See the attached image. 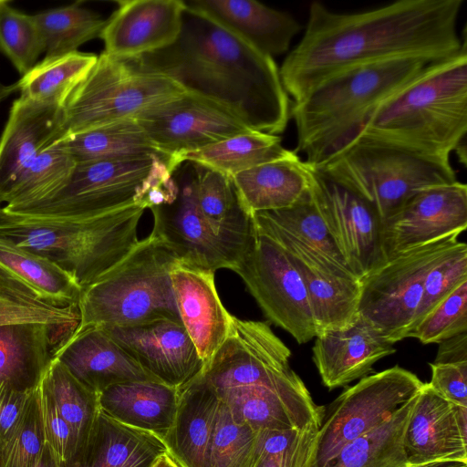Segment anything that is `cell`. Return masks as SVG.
I'll use <instances>...</instances> for the list:
<instances>
[{"label":"cell","instance_id":"obj_17","mask_svg":"<svg viewBox=\"0 0 467 467\" xmlns=\"http://www.w3.org/2000/svg\"><path fill=\"white\" fill-rule=\"evenodd\" d=\"M136 119L161 153L179 161L189 152L254 131L225 107L187 91Z\"/></svg>","mask_w":467,"mask_h":467},{"label":"cell","instance_id":"obj_4","mask_svg":"<svg viewBox=\"0 0 467 467\" xmlns=\"http://www.w3.org/2000/svg\"><path fill=\"white\" fill-rule=\"evenodd\" d=\"M467 132V49L428 64L368 118L357 139L450 163Z\"/></svg>","mask_w":467,"mask_h":467},{"label":"cell","instance_id":"obj_52","mask_svg":"<svg viewBox=\"0 0 467 467\" xmlns=\"http://www.w3.org/2000/svg\"><path fill=\"white\" fill-rule=\"evenodd\" d=\"M18 90L16 83L6 85L0 78V104L6 99L13 92Z\"/></svg>","mask_w":467,"mask_h":467},{"label":"cell","instance_id":"obj_24","mask_svg":"<svg viewBox=\"0 0 467 467\" xmlns=\"http://www.w3.org/2000/svg\"><path fill=\"white\" fill-rule=\"evenodd\" d=\"M63 109L16 99L0 137V204L30 163L61 135Z\"/></svg>","mask_w":467,"mask_h":467},{"label":"cell","instance_id":"obj_5","mask_svg":"<svg viewBox=\"0 0 467 467\" xmlns=\"http://www.w3.org/2000/svg\"><path fill=\"white\" fill-rule=\"evenodd\" d=\"M429 62L395 58L347 69L329 78L302 100L290 117L296 128V152L310 166L327 161L358 137L369 115L415 78Z\"/></svg>","mask_w":467,"mask_h":467},{"label":"cell","instance_id":"obj_40","mask_svg":"<svg viewBox=\"0 0 467 467\" xmlns=\"http://www.w3.org/2000/svg\"><path fill=\"white\" fill-rule=\"evenodd\" d=\"M74 159L60 147L51 144L30 163L12 189L5 206H17L47 198L69 179Z\"/></svg>","mask_w":467,"mask_h":467},{"label":"cell","instance_id":"obj_33","mask_svg":"<svg viewBox=\"0 0 467 467\" xmlns=\"http://www.w3.org/2000/svg\"><path fill=\"white\" fill-rule=\"evenodd\" d=\"M52 144L68 152L76 163L146 157L171 158L154 146L136 119H126L67 136Z\"/></svg>","mask_w":467,"mask_h":467},{"label":"cell","instance_id":"obj_41","mask_svg":"<svg viewBox=\"0 0 467 467\" xmlns=\"http://www.w3.org/2000/svg\"><path fill=\"white\" fill-rule=\"evenodd\" d=\"M258 434L220 400L206 467H254Z\"/></svg>","mask_w":467,"mask_h":467},{"label":"cell","instance_id":"obj_36","mask_svg":"<svg viewBox=\"0 0 467 467\" xmlns=\"http://www.w3.org/2000/svg\"><path fill=\"white\" fill-rule=\"evenodd\" d=\"M294 152L283 147L280 136L254 130L189 152L182 160L234 176L255 166L288 157Z\"/></svg>","mask_w":467,"mask_h":467},{"label":"cell","instance_id":"obj_34","mask_svg":"<svg viewBox=\"0 0 467 467\" xmlns=\"http://www.w3.org/2000/svg\"><path fill=\"white\" fill-rule=\"evenodd\" d=\"M416 395L381 424L348 443L324 467H409L403 439Z\"/></svg>","mask_w":467,"mask_h":467},{"label":"cell","instance_id":"obj_6","mask_svg":"<svg viewBox=\"0 0 467 467\" xmlns=\"http://www.w3.org/2000/svg\"><path fill=\"white\" fill-rule=\"evenodd\" d=\"M146 207L125 206L83 219L25 216L0 208V237L54 262L84 288L119 261L138 243Z\"/></svg>","mask_w":467,"mask_h":467},{"label":"cell","instance_id":"obj_26","mask_svg":"<svg viewBox=\"0 0 467 467\" xmlns=\"http://www.w3.org/2000/svg\"><path fill=\"white\" fill-rule=\"evenodd\" d=\"M183 3L273 58L286 53L293 38L302 29L290 14L253 0H186Z\"/></svg>","mask_w":467,"mask_h":467},{"label":"cell","instance_id":"obj_12","mask_svg":"<svg viewBox=\"0 0 467 467\" xmlns=\"http://www.w3.org/2000/svg\"><path fill=\"white\" fill-rule=\"evenodd\" d=\"M423 382L400 366L360 379L332 403L322 421L312 467H324L348 443L389 418Z\"/></svg>","mask_w":467,"mask_h":467},{"label":"cell","instance_id":"obj_25","mask_svg":"<svg viewBox=\"0 0 467 467\" xmlns=\"http://www.w3.org/2000/svg\"><path fill=\"white\" fill-rule=\"evenodd\" d=\"M53 358L98 395L118 383L154 380L104 328L99 327L75 331L57 347Z\"/></svg>","mask_w":467,"mask_h":467},{"label":"cell","instance_id":"obj_3","mask_svg":"<svg viewBox=\"0 0 467 467\" xmlns=\"http://www.w3.org/2000/svg\"><path fill=\"white\" fill-rule=\"evenodd\" d=\"M201 374L233 415L257 431L321 427L324 407L274 342L256 330L232 327Z\"/></svg>","mask_w":467,"mask_h":467},{"label":"cell","instance_id":"obj_18","mask_svg":"<svg viewBox=\"0 0 467 467\" xmlns=\"http://www.w3.org/2000/svg\"><path fill=\"white\" fill-rule=\"evenodd\" d=\"M467 228V186L455 181L415 192L382 224L387 260L394 254Z\"/></svg>","mask_w":467,"mask_h":467},{"label":"cell","instance_id":"obj_15","mask_svg":"<svg viewBox=\"0 0 467 467\" xmlns=\"http://www.w3.org/2000/svg\"><path fill=\"white\" fill-rule=\"evenodd\" d=\"M253 220L255 232L277 243L299 273L307 292L317 335L351 324L358 315L361 282L260 214L253 213Z\"/></svg>","mask_w":467,"mask_h":467},{"label":"cell","instance_id":"obj_20","mask_svg":"<svg viewBox=\"0 0 467 467\" xmlns=\"http://www.w3.org/2000/svg\"><path fill=\"white\" fill-rule=\"evenodd\" d=\"M409 467L467 464V408L457 407L423 383L409 417L404 439Z\"/></svg>","mask_w":467,"mask_h":467},{"label":"cell","instance_id":"obj_2","mask_svg":"<svg viewBox=\"0 0 467 467\" xmlns=\"http://www.w3.org/2000/svg\"><path fill=\"white\" fill-rule=\"evenodd\" d=\"M138 57L254 131L279 136L286 129L290 99L274 58L200 12L185 6L176 41Z\"/></svg>","mask_w":467,"mask_h":467},{"label":"cell","instance_id":"obj_45","mask_svg":"<svg viewBox=\"0 0 467 467\" xmlns=\"http://www.w3.org/2000/svg\"><path fill=\"white\" fill-rule=\"evenodd\" d=\"M35 407L46 450L58 465L71 467L78 456L76 439L42 376L35 385Z\"/></svg>","mask_w":467,"mask_h":467},{"label":"cell","instance_id":"obj_47","mask_svg":"<svg viewBox=\"0 0 467 467\" xmlns=\"http://www.w3.org/2000/svg\"><path fill=\"white\" fill-rule=\"evenodd\" d=\"M45 451L35 407L19 431L0 446V467H36Z\"/></svg>","mask_w":467,"mask_h":467},{"label":"cell","instance_id":"obj_11","mask_svg":"<svg viewBox=\"0 0 467 467\" xmlns=\"http://www.w3.org/2000/svg\"><path fill=\"white\" fill-rule=\"evenodd\" d=\"M459 235L401 251L361 280L358 313L391 343L407 338L428 272L459 242Z\"/></svg>","mask_w":467,"mask_h":467},{"label":"cell","instance_id":"obj_22","mask_svg":"<svg viewBox=\"0 0 467 467\" xmlns=\"http://www.w3.org/2000/svg\"><path fill=\"white\" fill-rule=\"evenodd\" d=\"M171 277L182 324L204 368L227 338L233 315L219 297L213 271L181 262Z\"/></svg>","mask_w":467,"mask_h":467},{"label":"cell","instance_id":"obj_51","mask_svg":"<svg viewBox=\"0 0 467 467\" xmlns=\"http://www.w3.org/2000/svg\"><path fill=\"white\" fill-rule=\"evenodd\" d=\"M151 467H181L178 462L168 453L161 454Z\"/></svg>","mask_w":467,"mask_h":467},{"label":"cell","instance_id":"obj_31","mask_svg":"<svg viewBox=\"0 0 467 467\" xmlns=\"http://www.w3.org/2000/svg\"><path fill=\"white\" fill-rule=\"evenodd\" d=\"M165 452L161 437L126 426L99 410L91 438L71 467H151Z\"/></svg>","mask_w":467,"mask_h":467},{"label":"cell","instance_id":"obj_29","mask_svg":"<svg viewBox=\"0 0 467 467\" xmlns=\"http://www.w3.org/2000/svg\"><path fill=\"white\" fill-rule=\"evenodd\" d=\"M179 390L155 380L111 385L98 395L99 410L110 419L162 440L176 413Z\"/></svg>","mask_w":467,"mask_h":467},{"label":"cell","instance_id":"obj_42","mask_svg":"<svg viewBox=\"0 0 467 467\" xmlns=\"http://www.w3.org/2000/svg\"><path fill=\"white\" fill-rule=\"evenodd\" d=\"M0 52L24 76L45 52V44L33 15H27L0 0Z\"/></svg>","mask_w":467,"mask_h":467},{"label":"cell","instance_id":"obj_54","mask_svg":"<svg viewBox=\"0 0 467 467\" xmlns=\"http://www.w3.org/2000/svg\"><path fill=\"white\" fill-rule=\"evenodd\" d=\"M460 464H463V463H432V464H428V465H423V466H419V467H457Z\"/></svg>","mask_w":467,"mask_h":467},{"label":"cell","instance_id":"obj_53","mask_svg":"<svg viewBox=\"0 0 467 467\" xmlns=\"http://www.w3.org/2000/svg\"><path fill=\"white\" fill-rule=\"evenodd\" d=\"M36 467H64L61 465H58L49 455L47 451H45V453L41 460L38 462V463L36 465Z\"/></svg>","mask_w":467,"mask_h":467},{"label":"cell","instance_id":"obj_9","mask_svg":"<svg viewBox=\"0 0 467 467\" xmlns=\"http://www.w3.org/2000/svg\"><path fill=\"white\" fill-rule=\"evenodd\" d=\"M313 168L372 205L382 224L420 189L457 181L451 163L364 139Z\"/></svg>","mask_w":467,"mask_h":467},{"label":"cell","instance_id":"obj_44","mask_svg":"<svg viewBox=\"0 0 467 467\" xmlns=\"http://www.w3.org/2000/svg\"><path fill=\"white\" fill-rule=\"evenodd\" d=\"M466 281L467 245L464 242L459 241L428 272L411 330L437 305Z\"/></svg>","mask_w":467,"mask_h":467},{"label":"cell","instance_id":"obj_50","mask_svg":"<svg viewBox=\"0 0 467 467\" xmlns=\"http://www.w3.org/2000/svg\"><path fill=\"white\" fill-rule=\"evenodd\" d=\"M439 344L433 363L467 361V332L447 338Z\"/></svg>","mask_w":467,"mask_h":467},{"label":"cell","instance_id":"obj_30","mask_svg":"<svg viewBox=\"0 0 467 467\" xmlns=\"http://www.w3.org/2000/svg\"><path fill=\"white\" fill-rule=\"evenodd\" d=\"M247 210L253 214L289 208L309 192V165L295 151L233 176Z\"/></svg>","mask_w":467,"mask_h":467},{"label":"cell","instance_id":"obj_43","mask_svg":"<svg viewBox=\"0 0 467 467\" xmlns=\"http://www.w3.org/2000/svg\"><path fill=\"white\" fill-rule=\"evenodd\" d=\"M318 431H259L254 467H312Z\"/></svg>","mask_w":467,"mask_h":467},{"label":"cell","instance_id":"obj_38","mask_svg":"<svg viewBox=\"0 0 467 467\" xmlns=\"http://www.w3.org/2000/svg\"><path fill=\"white\" fill-rule=\"evenodd\" d=\"M34 20L45 44L44 58L78 51L79 47L99 36L106 20L81 6V2L51 8L36 15Z\"/></svg>","mask_w":467,"mask_h":467},{"label":"cell","instance_id":"obj_16","mask_svg":"<svg viewBox=\"0 0 467 467\" xmlns=\"http://www.w3.org/2000/svg\"><path fill=\"white\" fill-rule=\"evenodd\" d=\"M309 168L317 209L346 264L361 282L387 261L382 222L364 199Z\"/></svg>","mask_w":467,"mask_h":467},{"label":"cell","instance_id":"obj_8","mask_svg":"<svg viewBox=\"0 0 467 467\" xmlns=\"http://www.w3.org/2000/svg\"><path fill=\"white\" fill-rule=\"evenodd\" d=\"M180 162L161 157L78 162L67 182L51 195L2 208L47 219L88 218L132 204L147 209L150 194Z\"/></svg>","mask_w":467,"mask_h":467},{"label":"cell","instance_id":"obj_7","mask_svg":"<svg viewBox=\"0 0 467 467\" xmlns=\"http://www.w3.org/2000/svg\"><path fill=\"white\" fill-rule=\"evenodd\" d=\"M181 262L174 248L151 231L116 265L82 288L76 331L162 318L182 322L171 277Z\"/></svg>","mask_w":467,"mask_h":467},{"label":"cell","instance_id":"obj_55","mask_svg":"<svg viewBox=\"0 0 467 467\" xmlns=\"http://www.w3.org/2000/svg\"><path fill=\"white\" fill-rule=\"evenodd\" d=\"M457 467H467V465L466 464H460Z\"/></svg>","mask_w":467,"mask_h":467},{"label":"cell","instance_id":"obj_14","mask_svg":"<svg viewBox=\"0 0 467 467\" xmlns=\"http://www.w3.org/2000/svg\"><path fill=\"white\" fill-rule=\"evenodd\" d=\"M232 271L241 277L269 321L298 344L316 337L305 284L277 243L255 232L252 245Z\"/></svg>","mask_w":467,"mask_h":467},{"label":"cell","instance_id":"obj_46","mask_svg":"<svg viewBox=\"0 0 467 467\" xmlns=\"http://www.w3.org/2000/svg\"><path fill=\"white\" fill-rule=\"evenodd\" d=\"M467 332V281L437 305L408 335L422 344Z\"/></svg>","mask_w":467,"mask_h":467},{"label":"cell","instance_id":"obj_35","mask_svg":"<svg viewBox=\"0 0 467 467\" xmlns=\"http://www.w3.org/2000/svg\"><path fill=\"white\" fill-rule=\"evenodd\" d=\"M97 59V55L80 51L44 58L16 82L20 98L63 109Z\"/></svg>","mask_w":467,"mask_h":467},{"label":"cell","instance_id":"obj_27","mask_svg":"<svg viewBox=\"0 0 467 467\" xmlns=\"http://www.w3.org/2000/svg\"><path fill=\"white\" fill-rule=\"evenodd\" d=\"M219 402L202 374L179 390L174 420L163 441L181 467H206Z\"/></svg>","mask_w":467,"mask_h":467},{"label":"cell","instance_id":"obj_49","mask_svg":"<svg viewBox=\"0 0 467 467\" xmlns=\"http://www.w3.org/2000/svg\"><path fill=\"white\" fill-rule=\"evenodd\" d=\"M430 386L457 407L467 408V361L431 363Z\"/></svg>","mask_w":467,"mask_h":467},{"label":"cell","instance_id":"obj_23","mask_svg":"<svg viewBox=\"0 0 467 467\" xmlns=\"http://www.w3.org/2000/svg\"><path fill=\"white\" fill-rule=\"evenodd\" d=\"M315 338L313 361L329 390L368 376L376 362L396 352L394 344L359 313L348 327Z\"/></svg>","mask_w":467,"mask_h":467},{"label":"cell","instance_id":"obj_37","mask_svg":"<svg viewBox=\"0 0 467 467\" xmlns=\"http://www.w3.org/2000/svg\"><path fill=\"white\" fill-rule=\"evenodd\" d=\"M42 379L75 436L77 461L85 451L98 420V394L82 385L56 358L47 367Z\"/></svg>","mask_w":467,"mask_h":467},{"label":"cell","instance_id":"obj_1","mask_svg":"<svg viewBox=\"0 0 467 467\" xmlns=\"http://www.w3.org/2000/svg\"><path fill=\"white\" fill-rule=\"evenodd\" d=\"M463 0H402L357 13L313 2L299 43L279 68L294 102L347 69L411 57L429 63L457 54L466 39L457 22Z\"/></svg>","mask_w":467,"mask_h":467},{"label":"cell","instance_id":"obj_21","mask_svg":"<svg viewBox=\"0 0 467 467\" xmlns=\"http://www.w3.org/2000/svg\"><path fill=\"white\" fill-rule=\"evenodd\" d=\"M99 35L104 52L138 57L172 45L178 38L185 5L182 0H119Z\"/></svg>","mask_w":467,"mask_h":467},{"label":"cell","instance_id":"obj_48","mask_svg":"<svg viewBox=\"0 0 467 467\" xmlns=\"http://www.w3.org/2000/svg\"><path fill=\"white\" fill-rule=\"evenodd\" d=\"M35 408V386L21 389L0 381V446L26 424Z\"/></svg>","mask_w":467,"mask_h":467},{"label":"cell","instance_id":"obj_19","mask_svg":"<svg viewBox=\"0 0 467 467\" xmlns=\"http://www.w3.org/2000/svg\"><path fill=\"white\" fill-rule=\"evenodd\" d=\"M104 329L158 382L180 390L203 370L182 322L162 318Z\"/></svg>","mask_w":467,"mask_h":467},{"label":"cell","instance_id":"obj_39","mask_svg":"<svg viewBox=\"0 0 467 467\" xmlns=\"http://www.w3.org/2000/svg\"><path fill=\"white\" fill-rule=\"evenodd\" d=\"M254 213L260 214L293 237L317 250L339 267L352 274L317 209L312 196L311 184L308 193L295 205L285 209Z\"/></svg>","mask_w":467,"mask_h":467},{"label":"cell","instance_id":"obj_32","mask_svg":"<svg viewBox=\"0 0 467 467\" xmlns=\"http://www.w3.org/2000/svg\"><path fill=\"white\" fill-rule=\"evenodd\" d=\"M0 271L48 304L78 305L82 287L54 262L0 237Z\"/></svg>","mask_w":467,"mask_h":467},{"label":"cell","instance_id":"obj_13","mask_svg":"<svg viewBox=\"0 0 467 467\" xmlns=\"http://www.w3.org/2000/svg\"><path fill=\"white\" fill-rule=\"evenodd\" d=\"M157 234L174 248L182 263L209 269H230L237 257L213 234L197 202L194 162L183 160L148 200Z\"/></svg>","mask_w":467,"mask_h":467},{"label":"cell","instance_id":"obj_28","mask_svg":"<svg viewBox=\"0 0 467 467\" xmlns=\"http://www.w3.org/2000/svg\"><path fill=\"white\" fill-rule=\"evenodd\" d=\"M194 166L201 213L213 234L239 262L255 237L253 214L244 204L233 176L196 162Z\"/></svg>","mask_w":467,"mask_h":467},{"label":"cell","instance_id":"obj_10","mask_svg":"<svg viewBox=\"0 0 467 467\" xmlns=\"http://www.w3.org/2000/svg\"><path fill=\"white\" fill-rule=\"evenodd\" d=\"M185 92L172 78L147 67L139 57H119L103 51L67 100L59 139L136 119Z\"/></svg>","mask_w":467,"mask_h":467}]
</instances>
